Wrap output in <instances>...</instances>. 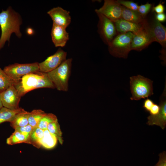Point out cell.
Instances as JSON below:
<instances>
[{
	"mask_svg": "<svg viewBox=\"0 0 166 166\" xmlns=\"http://www.w3.org/2000/svg\"><path fill=\"white\" fill-rule=\"evenodd\" d=\"M21 16L11 6L0 13V26L1 34L0 38V50L6 42L9 43L13 33L19 38L22 36L20 26L22 24Z\"/></svg>",
	"mask_w": 166,
	"mask_h": 166,
	"instance_id": "1",
	"label": "cell"
},
{
	"mask_svg": "<svg viewBox=\"0 0 166 166\" xmlns=\"http://www.w3.org/2000/svg\"><path fill=\"white\" fill-rule=\"evenodd\" d=\"M15 86L22 96L28 92L37 89L55 88L47 73L40 71L23 76Z\"/></svg>",
	"mask_w": 166,
	"mask_h": 166,
	"instance_id": "2",
	"label": "cell"
},
{
	"mask_svg": "<svg viewBox=\"0 0 166 166\" xmlns=\"http://www.w3.org/2000/svg\"><path fill=\"white\" fill-rule=\"evenodd\" d=\"M72 61V58L66 59L56 69L47 73L49 78L58 90L65 92L68 90Z\"/></svg>",
	"mask_w": 166,
	"mask_h": 166,
	"instance_id": "3",
	"label": "cell"
},
{
	"mask_svg": "<svg viewBox=\"0 0 166 166\" xmlns=\"http://www.w3.org/2000/svg\"><path fill=\"white\" fill-rule=\"evenodd\" d=\"M130 79L131 100L137 101L153 95L152 81L141 75L133 76Z\"/></svg>",
	"mask_w": 166,
	"mask_h": 166,
	"instance_id": "4",
	"label": "cell"
},
{
	"mask_svg": "<svg viewBox=\"0 0 166 166\" xmlns=\"http://www.w3.org/2000/svg\"><path fill=\"white\" fill-rule=\"evenodd\" d=\"M134 34L131 32L120 34L115 36L108 45L109 53L112 56L126 58L131 50V43Z\"/></svg>",
	"mask_w": 166,
	"mask_h": 166,
	"instance_id": "5",
	"label": "cell"
},
{
	"mask_svg": "<svg viewBox=\"0 0 166 166\" xmlns=\"http://www.w3.org/2000/svg\"><path fill=\"white\" fill-rule=\"evenodd\" d=\"M3 70L12 80L19 81L23 76L39 71V63H15L5 66Z\"/></svg>",
	"mask_w": 166,
	"mask_h": 166,
	"instance_id": "6",
	"label": "cell"
},
{
	"mask_svg": "<svg viewBox=\"0 0 166 166\" xmlns=\"http://www.w3.org/2000/svg\"><path fill=\"white\" fill-rule=\"evenodd\" d=\"M96 14L99 18L98 33L104 42L108 45L116 34L114 23L104 15L99 13Z\"/></svg>",
	"mask_w": 166,
	"mask_h": 166,
	"instance_id": "7",
	"label": "cell"
},
{
	"mask_svg": "<svg viewBox=\"0 0 166 166\" xmlns=\"http://www.w3.org/2000/svg\"><path fill=\"white\" fill-rule=\"evenodd\" d=\"M67 53L60 48L53 54L39 63L40 71L47 73L56 69L66 59Z\"/></svg>",
	"mask_w": 166,
	"mask_h": 166,
	"instance_id": "8",
	"label": "cell"
},
{
	"mask_svg": "<svg viewBox=\"0 0 166 166\" xmlns=\"http://www.w3.org/2000/svg\"><path fill=\"white\" fill-rule=\"evenodd\" d=\"M122 7L117 0H105L103 6L96 9L95 12L104 15L114 22L121 18Z\"/></svg>",
	"mask_w": 166,
	"mask_h": 166,
	"instance_id": "9",
	"label": "cell"
},
{
	"mask_svg": "<svg viewBox=\"0 0 166 166\" xmlns=\"http://www.w3.org/2000/svg\"><path fill=\"white\" fill-rule=\"evenodd\" d=\"M0 93L4 107L12 110L19 108V104L22 96L15 85L10 86Z\"/></svg>",
	"mask_w": 166,
	"mask_h": 166,
	"instance_id": "10",
	"label": "cell"
},
{
	"mask_svg": "<svg viewBox=\"0 0 166 166\" xmlns=\"http://www.w3.org/2000/svg\"><path fill=\"white\" fill-rule=\"evenodd\" d=\"M148 25L134 34L131 43V50L140 51L153 42L150 35Z\"/></svg>",
	"mask_w": 166,
	"mask_h": 166,
	"instance_id": "11",
	"label": "cell"
},
{
	"mask_svg": "<svg viewBox=\"0 0 166 166\" xmlns=\"http://www.w3.org/2000/svg\"><path fill=\"white\" fill-rule=\"evenodd\" d=\"M166 84L164 91L160 98L159 113L154 116L149 115L147 117V124L149 125H156L160 126L162 129L166 126Z\"/></svg>",
	"mask_w": 166,
	"mask_h": 166,
	"instance_id": "12",
	"label": "cell"
},
{
	"mask_svg": "<svg viewBox=\"0 0 166 166\" xmlns=\"http://www.w3.org/2000/svg\"><path fill=\"white\" fill-rule=\"evenodd\" d=\"M149 25V31L153 42H156L161 45L162 53L165 55L166 47V29L161 23L155 18Z\"/></svg>",
	"mask_w": 166,
	"mask_h": 166,
	"instance_id": "13",
	"label": "cell"
},
{
	"mask_svg": "<svg viewBox=\"0 0 166 166\" xmlns=\"http://www.w3.org/2000/svg\"><path fill=\"white\" fill-rule=\"evenodd\" d=\"M54 24L66 28L71 22L70 12L61 7H54L47 12Z\"/></svg>",
	"mask_w": 166,
	"mask_h": 166,
	"instance_id": "14",
	"label": "cell"
},
{
	"mask_svg": "<svg viewBox=\"0 0 166 166\" xmlns=\"http://www.w3.org/2000/svg\"><path fill=\"white\" fill-rule=\"evenodd\" d=\"M52 40L56 47L65 46L69 39L66 28L53 23L51 32Z\"/></svg>",
	"mask_w": 166,
	"mask_h": 166,
	"instance_id": "15",
	"label": "cell"
},
{
	"mask_svg": "<svg viewBox=\"0 0 166 166\" xmlns=\"http://www.w3.org/2000/svg\"><path fill=\"white\" fill-rule=\"evenodd\" d=\"M116 31L121 34L131 32L134 34L141 30L148 24L144 26H142L128 21L122 18L113 22Z\"/></svg>",
	"mask_w": 166,
	"mask_h": 166,
	"instance_id": "16",
	"label": "cell"
},
{
	"mask_svg": "<svg viewBox=\"0 0 166 166\" xmlns=\"http://www.w3.org/2000/svg\"><path fill=\"white\" fill-rule=\"evenodd\" d=\"M122 6V18L142 26H146L148 24L146 19L137 11L132 10Z\"/></svg>",
	"mask_w": 166,
	"mask_h": 166,
	"instance_id": "17",
	"label": "cell"
},
{
	"mask_svg": "<svg viewBox=\"0 0 166 166\" xmlns=\"http://www.w3.org/2000/svg\"><path fill=\"white\" fill-rule=\"evenodd\" d=\"M29 113L24 110L17 114L10 122V126L14 129L28 124Z\"/></svg>",
	"mask_w": 166,
	"mask_h": 166,
	"instance_id": "18",
	"label": "cell"
},
{
	"mask_svg": "<svg viewBox=\"0 0 166 166\" xmlns=\"http://www.w3.org/2000/svg\"><path fill=\"white\" fill-rule=\"evenodd\" d=\"M6 143L10 145L22 143L30 144V137L15 130L14 132L7 139Z\"/></svg>",
	"mask_w": 166,
	"mask_h": 166,
	"instance_id": "19",
	"label": "cell"
},
{
	"mask_svg": "<svg viewBox=\"0 0 166 166\" xmlns=\"http://www.w3.org/2000/svg\"><path fill=\"white\" fill-rule=\"evenodd\" d=\"M24 110L21 108L16 109H10L5 107L0 109V124L5 122H10L18 113Z\"/></svg>",
	"mask_w": 166,
	"mask_h": 166,
	"instance_id": "20",
	"label": "cell"
},
{
	"mask_svg": "<svg viewBox=\"0 0 166 166\" xmlns=\"http://www.w3.org/2000/svg\"><path fill=\"white\" fill-rule=\"evenodd\" d=\"M57 139L47 129L44 130L43 136L41 142V146L46 149H51L56 144Z\"/></svg>",
	"mask_w": 166,
	"mask_h": 166,
	"instance_id": "21",
	"label": "cell"
},
{
	"mask_svg": "<svg viewBox=\"0 0 166 166\" xmlns=\"http://www.w3.org/2000/svg\"><path fill=\"white\" fill-rule=\"evenodd\" d=\"M20 81L12 80L0 68V93L10 86H15Z\"/></svg>",
	"mask_w": 166,
	"mask_h": 166,
	"instance_id": "22",
	"label": "cell"
},
{
	"mask_svg": "<svg viewBox=\"0 0 166 166\" xmlns=\"http://www.w3.org/2000/svg\"><path fill=\"white\" fill-rule=\"evenodd\" d=\"M44 133V130L38 127L34 128L30 136V144L39 148L41 146V142Z\"/></svg>",
	"mask_w": 166,
	"mask_h": 166,
	"instance_id": "23",
	"label": "cell"
},
{
	"mask_svg": "<svg viewBox=\"0 0 166 166\" xmlns=\"http://www.w3.org/2000/svg\"><path fill=\"white\" fill-rule=\"evenodd\" d=\"M46 113L41 109H34L29 113L28 123L33 128L38 126L39 123Z\"/></svg>",
	"mask_w": 166,
	"mask_h": 166,
	"instance_id": "24",
	"label": "cell"
},
{
	"mask_svg": "<svg viewBox=\"0 0 166 166\" xmlns=\"http://www.w3.org/2000/svg\"><path fill=\"white\" fill-rule=\"evenodd\" d=\"M47 129L56 137L61 144H62L63 140L62 137V132L58 120L49 123L47 126Z\"/></svg>",
	"mask_w": 166,
	"mask_h": 166,
	"instance_id": "25",
	"label": "cell"
},
{
	"mask_svg": "<svg viewBox=\"0 0 166 166\" xmlns=\"http://www.w3.org/2000/svg\"><path fill=\"white\" fill-rule=\"evenodd\" d=\"M57 120V117L52 113H46L40 120L38 127L45 130L47 129L48 124L53 121Z\"/></svg>",
	"mask_w": 166,
	"mask_h": 166,
	"instance_id": "26",
	"label": "cell"
},
{
	"mask_svg": "<svg viewBox=\"0 0 166 166\" xmlns=\"http://www.w3.org/2000/svg\"><path fill=\"white\" fill-rule=\"evenodd\" d=\"M117 1L121 5L126 8L132 10L137 11L139 6L137 3L129 1L124 0Z\"/></svg>",
	"mask_w": 166,
	"mask_h": 166,
	"instance_id": "27",
	"label": "cell"
},
{
	"mask_svg": "<svg viewBox=\"0 0 166 166\" xmlns=\"http://www.w3.org/2000/svg\"><path fill=\"white\" fill-rule=\"evenodd\" d=\"M152 7L151 4L147 3L144 5L139 6L137 12L143 17L145 16L150 11Z\"/></svg>",
	"mask_w": 166,
	"mask_h": 166,
	"instance_id": "28",
	"label": "cell"
},
{
	"mask_svg": "<svg viewBox=\"0 0 166 166\" xmlns=\"http://www.w3.org/2000/svg\"><path fill=\"white\" fill-rule=\"evenodd\" d=\"M34 128L28 124L24 126L16 128L14 129V130L20 132L26 136L30 137Z\"/></svg>",
	"mask_w": 166,
	"mask_h": 166,
	"instance_id": "29",
	"label": "cell"
},
{
	"mask_svg": "<svg viewBox=\"0 0 166 166\" xmlns=\"http://www.w3.org/2000/svg\"><path fill=\"white\" fill-rule=\"evenodd\" d=\"M159 160L154 166H166V152L164 151L159 154Z\"/></svg>",
	"mask_w": 166,
	"mask_h": 166,
	"instance_id": "30",
	"label": "cell"
},
{
	"mask_svg": "<svg viewBox=\"0 0 166 166\" xmlns=\"http://www.w3.org/2000/svg\"><path fill=\"white\" fill-rule=\"evenodd\" d=\"M154 103L153 101L147 98L144 101L143 108L146 111L149 112Z\"/></svg>",
	"mask_w": 166,
	"mask_h": 166,
	"instance_id": "31",
	"label": "cell"
},
{
	"mask_svg": "<svg viewBox=\"0 0 166 166\" xmlns=\"http://www.w3.org/2000/svg\"><path fill=\"white\" fill-rule=\"evenodd\" d=\"M160 108L159 105L154 103L149 112L150 115L154 116L159 113Z\"/></svg>",
	"mask_w": 166,
	"mask_h": 166,
	"instance_id": "32",
	"label": "cell"
},
{
	"mask_svg": "<svg viewBox=\"0 0 166 166\" xmlns=\"http://www.w3.org/2000/svg\"><path fill=\"white\" fill-rule=\"evenodd\" d=\"M164 7L161 3H159L156 6L153 8V11H155L157 14L164 13Z\"/></svg>",
	"mask_w": 166,
	"mask_h": 166,
	"instance_id": "33",
	"label": "cell"
},
{
	"mask_svg": "<svg viewBox=\"0 0 166 166\" xmlns=\"http://www.w3.org/2000/svg\"><path fill=\"white\" fill-rule=\"evenodd\" d=\"M155 19L160 22H164L166 20V15L164 13L157 14H156Z\"/></svg>",
	"mask_w": 166,
	"mask_h": 166,
	"instance_id": "34",
	"label": "cell"
},
{
	"mask_svg": "<svg viewBox=\"0 0 166 166\" xmlns=\"http://www.w3.org/2000/svg\"><path fill=\"white\" fill-rule=\"evenodd\" d=\"M27 32L28 34H31L33 33V31L31 29L29 28L27 30Z\"/></svg>",
	"mask_w": 166,
	"mask_h": 166,
	"instance_id": "35",
	"label": "cell"
},
{
	"mask_svg": "<svg viewBox=\"0 0 166 166\" xmlns=\"http://www.w3.org/2000/svg\"><path fill=\"white\" fill-rule=\"evenodd\" d=\"M3 107V106L2 100H1V94L0 93V109Z\"/></svg>",
	"mask_w": 166,
	"mask_h": 166,
	"instance_id": "36",
	"label": "cell"
}]
</instances>
